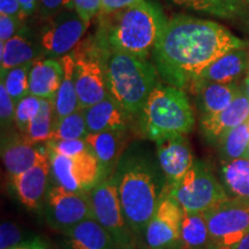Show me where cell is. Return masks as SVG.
Listing matches in <instances>:
<instances>
[{
    "mask_svg": "<svg viewBox=\"0 0 249 249\" xmlns=\"http://www.w3.org/2000/svg\"><path fill=\"white\" fill-rule=\"evenodd\" d=\"M164 194L172 197L185 213H204L230 198L208 164L198 160H195L180 181L165 186Z\"/></svg>",
    "mask_w": 249,
    "mask_h": 249,
    "instance_id": "cell-6",
    "label": "cell"
},
{
    "mask_svg": "<svg viewBox=\"0 0 249 249\" xmlns=\"http://www.w3.org/2000/svg\"><path fill=\"white\" fill-rule=\"evenodd\" d=\"M48 152L55 183L68 191L89 193L105 180L101 164L91 149L75 157H65L50 150Z\"/></svg>",
    "mask_w": 249,
    "mask_h": 249,
    "instance_id": "cell-10",
    "label": "cell"
},
{
    "mask_svg": "<svg viewBox=\"0 0 249 249\" xmlns=\"http://www.w3.org/2000/svg\"><path fill=\"white\" fill-rule=\"evenodd\" d=\"M85 110L89 133L124 132L128 129L133 116L110 95L102 102Z\"/></svg>",
    "mask_w": 249,
    "mask_h": 249,
    "instance_id": "cell-19",
    "label": "cell"
},
{
    "mask_svg": "<svg viewBox=\"0 0 249 249\" xmlns=\"http://www.w3.org/2000/svg\"><path fill=\"white\" fill-rule=\"evenodd\" d=\"M44 55L39 40H36L33 33L23 27L14 37L0 46V70L1 75L11 68L33 62Z\"/></svg>",
    "mask_w": 249,
    "mask_h": 249,
    "instance_id": "cell-21",
    "label": "cell"
},
{
    "mask_svg": "<svg viewBox=\"0 0 249 249\" xmlns=\"http://www.w3.org/2000/svg\"><path fill=\"white\" fill-rule=\"evenodd\" d=\"M246 74H247V75H249V60H248V67H247V73H246Z\"/></svg>",
    "mask_w": 249,
    "mask_h": 249,
    "instance_id": "cell-48",
    "label": "cell"
},
{
    "mask_svg": "<svg viewBox=\"0 0 249 249\" xmlns=\"http://www.w3.org/2000/svg\"><path fill=\"white\" fill-rule=\"evenodd\" d=\"M124 132L89 133L85 139L101 164L105 179L116 171L124 147Z\"/></svg>",
    "mask_w": 249,
    "mask_h": 249,
    "instance_id": "cell-24",
    "label": "cell"
},
{
    "mask_svg": "<svg viewBox=\"0 0 249 249\" xmlns=\"http://www.w3.org/2000/svg\"><path fill=\"white\" fill-rule=\"evenodd\" d=\"M71 54L75 62L74 80L80 108H88L108 97L107 50L93 37L80 43Z\"/></svg>",
    "mask_w": 249,
    "mask_h": 249,
    "instance_id": "cell-7",
    "label": "cell"
},
{
    "mask_svg": "<svg viewBox=\"0 0 249 249\" xmlns=\"http://www.w3.org/2000/svg\"><path fill=\"white\" fill-rule=\"evenodd\" d=\"M102 0H73V9L87 24L101 13Z\"/></svg>",
    "mask_w": 249,
    "mask_h": 249,
    "instance_id": "cell-38",
    "label": "cell"
},
{
    "mask_svg": "<svg viewBox=\"0 0 249 249\" xmlns=\"http://www.w3.org/2000/svg\"><path fill=\"white\" fill-rule=\"evenodd\" d=\"M89 195L93 218L110 233L117 249H136V236L124 216L116 177L103 180Z\"/></svg>",
    "mask_w": 249,
    "mask_h": 249,
    "instance_id": "cell-8",
    "label": "cell"
},
{
    "mask_svg": "<svg viewBox=\"0 0 249 249\" xmlns=\"http://www.w3.org/2000/svg\"><path fill=\"white\" fill-rule=\"evenodd\" d=\"M62 233V249H117L113 239L96 219H86Z\"/></svg>",
    "mask_w": 249,
    "mask_h": 249,
    "instance_id": "cell-22",
    "label": "cell"
},
{
    "mask_svg": "<svg viewBox=\"0 0 249 249\" xmlns=\"http://www.w3.org/2000/svg\"><path fill=\"white\" fill-rule=\"evenodd\" d=\"M43 210L49 225L60 232L86 219H95L89 193L71 192L58 183L49 186Z\"/></svg>",
    "mask_w": 249,
    "mask_h": 249,
    "instance_id": "cell-11",
    "label": "cell"
},
{
    "mask_svg": "<svg viewBox=\"0 0 249 249\" xmlns=\"http://www.w3.org/2000/svg\"><path fill=\"white\" fill-rule=\"evenodd\" d=\"M223 163L239 158H249V127L248 123L224 133L216 143Z\"/></svg>",
    "mask_w": 249,
    "mask_h": 249,
    "instance_id": "cell-28",
    "label": "cell"
},
{
    "mask_svg": "<svg viewBox=\"0 0 249 249\" xmlns=\"http://www.w3.org/2000/svg\"><path fill=\"white\" fill-rule=\"evenodd\" d=\"M87 24L74 9L62 11L43 28L39 36L40 46L46 57L61 58L71 53L86 34Z\"/></svg>",
    "mask_w": 249,
    "mask_h": 249,
    "instance_id": "cell-12",
    "label": "cell"
},
{
    "mask_svg": "<svg viewBox=\"0 0 249 249\" xmlns=\"http://www.w3.org/2000/svg\"><path fill=\"white\" fill-rule=\"evenodd\" d=\"M140 1H142V0H102V8L99 17L117 13V12L128 8Z\"/></svg>",
    "mask_w": 249,
    "mask_h": 249,
    "instance_id": "cell-40",
    "label": "cell"
},
{
    "mask_svg": "<svg viewBox=\"0 0 249 249\" xmlns=\"http://www.w3.org/2000/svg\"><path fill=\"white\" fill-rule=\"evenodd\" d=\"M139 116L143 135L154 142L167 136L187 135L195 124L194 111L185 90L167 83L158 82Z\"/></svg>",
    "mask_w": 249,
    "mask_h": 249,
    "instance_id": "cell-5",
    "label": "cell"
},
{
    "mask_svg": "<svg viewBox=\"0 0 249 249\" xmlns=\"http://www.w3.org/2000/svg\"><path fill=\"white\" fill-rule=\"evenodd\" d=\"M179 249H210V234L204 213H185Z\"/></svg>",
    "mask_w": 249,
    "mask_h": 249,
    "instance_id": "cell-27",
    "label": "cell"
},
{
    "mask_svg": "<svg viewBox=\"0 0 249 249\" xmlns=\"http://www.w3.org/2000/svg\"><path fill=\"white\" fill-rule=\"evenodd\" d=\"M12 249H50L49 246L46 245L44 240L40 238H33L30 240H26L21 245L17 246V247Z\"/></svg>",
    "mask_w": 249,
    "mask_h": 249,
    "instance_id": "cell-42",
    "label": "cell"
},
{
    "mask_svg": "<svg viewBox=\"0 0 249 249\" xmlns=\"http://www.w3.org/2000/svg\"><path fill=\"white\" fill-rule=\"evenodd\" d=\"M167 21L157 2L142 0L117 13L101 17L95 38L107 51L149 58Z\"/></svg>",
    "mask_w": 249,
    "mask_h": 249,
    "instance_id": "cell-3",
    "label": "cell"
},
{
    "mask_svg": "<svg viewBox=\"0 0 249 249\" xmlns=\"http://www.w3.org/2000/svg\"><path fill=\"white\" fill-rule=\"evenodd\" d=\"M210 249H233L249 233V201L231 198L204 211Z\"/></svg>",
    "mask_w": 249,
    "mask_h": 249,
    "instance_id": "cell-9",
    "label": "cell"
},
{
    "mask_svg": "<svg viewBox=\"0 0 249 249\" xmlns=\"http://www.w3.org/2000/svg\"><path fill=\"white\" fill-rule=\"evenodd\" d=\"M249 60V49H235L227 52L217 60L211 62L196 80L209 81L217 83H238V81L247 73Z\"/></svg>",
    "mask_w": 249,
    "mask_h": 249,
    "instance_id": "cell-23",
    "label": "cell"
},
{
    "mask_svg": "<svg viewBox=\"0 0 249 249\" xmlns=\"http://www.w3.org/2000/svg\"><path fill=\"white\" fill-rule=\"evenodd\" d=\"M64 76V66L60 59L51 57L37 58L33 61L29 73L30 95L53 101Z\"/></svg>",
    "mask_w": 249,
    "mask_h": 249,
    "instance_id": "cell-20",
    "label": "cell"
},
{
    "mask_svg": "<svg viewBox=\"0 0 249 249\" xmlns=\"http://www.w3.org/2000/svg\"><path fill=\"white\" fill-rule=\"evenodd\" d=\"M0 14L18 17L22 20L26 18L18 0H0Z\"/></svg>",
    "mask_w": 249,
    "mask_h": 249,
    "instance_id": "cell-41",
    "label": "cell"
},
{
    "mask_svg": "<svg viewBox=\"0 0 249 249\" xmlns=\"http://www.w3.org/2000/svg\"><path fill=\"white\" fill-rule=\"evenodd\" d=\"M23 240V234L21 229L13 222L1 223L0 226V249H12L21 245Z\"/></svg>",
    "mask_w": 249,
    "mask_h": 249,
    "instance_id": "cell-35",
    "label": "cell"
},
{
    "mask_svg": "<svg viewBox=\"0 0 249 249\" xmlns=\"http://www.w3.org/2000/svg\"><path fill=\"white\" fill-rule=\"evenodd\" d=\"M183 210L180 205L163 194L157 210L144 231L148 249H179Z\"/></svg>",
    "mask_w": 249,
    "mask_h": 249,
    "instance_id": "cell-13",
    "label": "cell"
},
{
    "mask_svg": "<svg viewBox=\"0 0 249 249\" xmlns=\"http://www.w3.org/2000/svg\"><path fill=\"white\" fill-rule=\"evenodd\" d=\"M246 5H247V9H248V14H249V0H246Z\"/></svg>",
    "mask_w": 249,
    "mask_h": 249,
    "instance_id": "cell-47",
    "label": "cell"
},
{
    "mask_svg": "<svg viewBox=\"0 0 249 249\" xmlns=\"http://www.w3.org/2000/svg\"><path fill=\"white\" fill-rule=\"evenodd\" d=\"M158 73L149 58L107 51V81L110 95L132 116L141 113L156 86Z\"/></svg>",
    "mask_w": 249,
    "mask_h": 249,
    "instance_id": "cell-4",
    "label": "cell"
},
{
    "mask_svg": "<svg viewBox=\"0 0 249 249\" xmlns=\"http://www.w3.org/2000/svg\"><path fill=\"white\" fill-rule=\"evenodd\" d=\"M247 123H248V127H249V119H248V121H247Z\"/></svg>",
    "mask_w": 249,
    "mask_h": 249,
    "instance_id": "cell-49",
    "label": "cell"
},
{
    "mask_svg": "<svg viewBox=\"0 0 249 249\" xmlns=\"http://www.w3.org/2000/svg\"><path fill=\"white\" fill-rule=\"evenodd\" d=\"M18 1L21 5V8H22V12L26 18L33 15L38 8L39 0H18Z\"/></svg>",
    "mask_w": 249,
    "mask_h": 249,
    "instance_id": "cell-43",
    "label": "cell"
},
{
    "mask_svg": "<svg viewBox=\"0 0 249 249\" xmlns=\"http://www.w3.org/2000/svg\"><path fill=\"white\" fill-rule=\"evenodd\" d=\"M51 173L48 148L31 169L11 179V186L20 203L29 210H38L44 204Z\"/></svg>",
    "mask_w": 249,
    "mask_h": 249,
    "instance_id": "cell-14",
    "label": "cell"
},
{
    "mask_svg": "<svg viewBox=\"0 0 249 249\" xmlns=\"http://www.w3.org/2000/svg\"><path fill=\"white\" fill-rule=\"evenodd\" d=\"M242 91H244L247 97L249 98V75H246L244 79H242V82L240 83Z\"/></svg>",
    "mask_w": 249,
    "mask_h": 249,
    "instance_id": "cell-46",
    "label": "cell"
},
{
    "mask_svg": "<svg viewBox=\"0 0 249 249\" xmlns=\"http://www.w3.org/2000/svg\"><path fill=\"white\" fill-rule=\"evenodd\" d=\"M46 145L34 144L21 133L2 139L1 157L9 179L20 176L35 165L44 152Z\"/></svg>",
    "mask_w": 249,
    "mask_h": 249,
    "instance_id": "cell-16",
    "label": "cell"
},
{
    "mask_svg": "<svg viewBox=\"0 0 249 249\" xmlns=\"http://www.w3.org/2000/svg\"><path fill=\"white\" fill-rule=\"evenodd\" d=\"M249 119V98L242 91L225 110L210 116H202L201 132L209 143H217L227 130L247 123Z\"/></svg>",
    "mask_w": 249,
    "mask_h": 249,
    "instance_id": "cell-17",
    "label": "cell"
},
{
    "mask_svg": "<svg viewBox=\"0 0 249 249\" xmlns=\"http://www.w3.org/2000/svg\"><path fill=\"white\" fill-rule=\"evenodd\" d=\"M195 11L222 18H238L249 15L246 0H201Z\"/></svg>",
    "mask_w": 249,
    "mask_h": 249,
    "instance_id": "cell-32",
    "label": "cell"
},
{
    "mask_svg": "<svg viewBox=\"0 0 249 249\" xmlns=\"http://www.w3.org/2000/svg\"><path fill=\"white\" fill-rule=\"evenodd\" d=\"M113 176L126 222L136 238L143 236L163 197L166 186L163 171L158 161L133 151L121 156Z\"/></svg>",
    "mask_w": 249,
    "mask_h": 249,
    "instance_id": "cell-2",
    "label": "cell"
},
{
    "mask_svg": "<svg viewBox=\"0 0 249 249\" xmlns=\"http://www.w3.org/2000/svg\"><path fill=\"white\" fill-rule=\"evenodd\" d=\"M156 154L166 186L176 185L194 164V154L186 135L167 136L156 142Z\"/></svg>",
    "mask_w": 249,
    "mask_h": 249,
    "instance_id": "cell-15",
    "label": "cell"
},
{
    "mask_svg": "<svg viewBox=\"0 0 249 249\" xmlns=\"http://www.w3.org/2000/svg\"><path fill=\"white\" fill-rule=\"evenodd\" d=\"M67 9H73V0H39L37 11L40 18L50 20Z\"/></svg>",
    "mask_w": 249,
    "mask_h": 249,
    "instance_id": "cell-37",
    "label": "cell"
},
{
    "mask_svg": "<svg viewBox=\"0 0 249 249\" xmlns=\"http://www.w3.org/2000/svg\"><path fill=\"white\" fill-rule=\"evenodd\" d=\"M23 20L18 17L0 14V42L5 43L22 29Z\"/></svg>",
    "mask_w": 249,
    "mask_h": 249,
    "instance_id": "cell-39",
    "label": "cell"
},
{
    "mask_svg": "<svg viewBox=\"0 0 249 249\" xmlns=\"http://www.w3.org/2000/svg\"><path fill=\"white\" fill-rule=\"evenodd\" d=\"M222 179L230 197L249 201V158L223 163Z\"/></svg>",
    "mask_w": 249,
    "mask_h": 249,
    "instance_id": "cell-26",
    "label": "cell"
},
{
    "mask_svg": "<svg viewBox=\"0 0 249 249\" xmlns=\"http://www.w3.org/2000/svg\"><path fill=\"white\" fill-rule=\"evenodd\" d=\"M188 90L195 96L196 105L202 116H210L225 110L241 91L239 83H217L196 80Z\"/></svg>",
    "mask_w": 249,
    "mask_h": 249,
    "instance_id": "cell-18",
    "label": "cell"
},
{
    "mask_svg": "<svg viewBox=\"0 0 249 249\" xmlns=\"http://www.w3.org/2000/svg\"><path fill=\"white\" fill-rule=\"evenodd\" d=\"M233 249H249V233Z\"/></svg>",
    "mask_w": 249,
    "mask_h": 249,
    "instance_id": "cell-45",
    "label": "cell"
},
{
    "mask_svg": "<svg viewBox=\"0 0 249 249\" xmlns=\"http://www.w3.org/2000/svg\"><path fill=\"white\" fill-rule=\"evenodd\" d=\"M88 134L85 110L80 108L70 116L55 120L51 140H85Z\"/></svg>",
    "mask_w": 249,
    "mask_h": 249,
    "instance_id": "cell-30",
    "label": "cell"
},
{
    "mask_svg": "<svg viewBox=\"0 0 249 249\" xmlns=\"http://www.w3.org/2000/svg\"><path fill=\"white\" fill-rule=\"evenodd\" d=\"M15 107L4 83H0V123L2 129H8L12 124H15Z\"/></svg>",
    "mask_w": 249,
    "mask_h": 249,
    "instance_id": "cell-36",
    "label": "cell"
},
{
    "mask_svg": "<svg viewBox=\"0 0 249 249\" xmlns=\"http://www.w3.org/2000/svg\"><path fill=\"white\" fill-rule=\"evenodd\" d=\"M48 150L65 157H75L89 150L86 140H50L45 143Z\"/></svg>",
    "mask_w": 249,
    "mask_h": 249,
    "instance_id": "cell-34",
    "label": "cell"
},
{
    "mask_svg": "<svg viewBox=\"0 0 249 249\" xmlns=\"http://www.w3.org/2000/svg\"><path fill=\"white\" fill-rule=\"evenodd\" d=\"M60 60L64 66V76L54 98L55 120H60L80 110L79 97H77L75 80H74L75 62L71 53L61 57Z\"/></svg>",
    "mask_w": 249,
    "mask_h": 249,
    "instance_id": "cell-25",
    "label": "cell"
},
{
    "mask_svg": "<svg viewBox=\"0 0 249 249\" xmlns=\"http://www.w3.org/2000/svg\"><path fill=\"white\" fill-rule=\"evenodd\" d=\"M54 123V102L42 98V107H40L38 114L31 121L26 135L23 136L34 144L46 143L51 140Z\"/></svg>",
    "mask_w": 249,
    "mask_h": 249,
    "instance_id": "cell-29",
    "label": "cell"
},
{
    "mask_svg": "<svg viewBox=\"0 0 249 249\" xmlns=\"http://www.w3.org/2000/svg\"><path fill=\"white\" fill-rule=\"evenodd\" d=\"M173 1L176 2V4L185 6L187 8L195 11L196 7H197V5L200 4L201 0H173Z\"/></svg>",
    "mask_w": 249,
    "mask_h": 249,
    "instance_id": "cell-44",
    "label": "cell"
},
{
    "mask_svg": "<svg viewBox=\"0 0 249 249\" xmlns=\"http://www.w3.org/2000/svg\"><path fill=\"white\" fill-rule=\"evenodd\" d=\"M33 62L11 68L1 75V82L5 85L14 104L17 105L21 99L30 95L29 90V73Z\"/></svg>",
    "mask_w": 249,
    "mask_h": 249,
    "instance_id": "cell-31",
    "label": "cell"
},
{
    "mask_svg": "<svg viewBox=\"0 0 249 249\" xmlns=\"http://www.w3.org/2000/svg\"><path fill=\"white\" fill-rule=\"evenodd\" d=\"M248 44L214 21L177 15L167 21L152 59L167 85L187 90L211 62Z\"/></svg>",
    "mask_w": 249,
    "mask_h": 249,
    "instance_id": "cell-1",
    "label": "cell"
},
{
    "mask_svg": "<svg viewBox=\"0 0 249 249\" xmlns=\"http://www.w3.org/2000/svg\"><path fill=\"white\" fill-rule=\"evenodd\" d=\"M42 107V98L34 95H28L21 99L15 107V127L18 132L26 135L28 127L34 120Z\"/></svg>",
    "mask_w": 249,
    "mask_h": 249,
    "instance_id": "cell-33",
    "label": "cell"
}]
</instances>
